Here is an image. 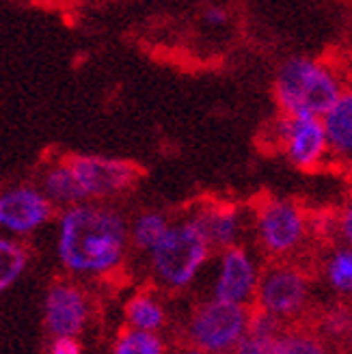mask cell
<instances>
[{
    "instance_id": "obj_13",
    "label": "cell",
    "mask_w": 352,
    "mask_h": 354,
    "mask_svg": "<svg viewBox=\"0 0 352 354\" xmlns=\"http://www.w3.org/2000/svg\"><path fill=\"white\" fill-rule=\"evenodd\" d=\"M199 225L201 234L205 236L210 249H230L240 238L242 232V216L236 205L230 203H210L192 214Z\"/></svg>"
},
{
    "instance_id": "obj_1",
    "label": "cell",
    "mask_w": 352,
    "mask_h": 354,
    "mask_svg": "<svg viewBox=\"0 0 352 354\" xmlns=\"http://www.w3.org/2000/svg\"><path fill=\"white\" fill-rule=\"evenodd\" d=\"M128 249V221L117 207L102 201H82L63 207L57 253L67 272L106 277L123 263Z\"/></svg>"
},
{
    "instance_id": "obj_5",
    "label": "cell",
    "mask_w": 352,
    "mask_h": 354,
    "mask_svg": "<svg viewBox=\"0 0 352 354\" xmlns=\"http://www.w3.org/2000/svg\"><path fill=\"white\" fill-rule=\"evenodd\" d=\"M84 201H104L128 192L140 177L136 165L109 156L76 153L65 158Z\"/></svg>"
},
{
    "instance_id": "obj_19",
    "label": "cell",
    "mask_w": 352,
    "mask_h": 354,
    "mask_svg": "<svg viewBox=\"0 0 352 354\" xmlns=\"http://www.w3.org/2000/svg\"><path fill=\"white\" fill-rule=\"evenodd\" d=\"M326 279L333 290L340 294H350L352 290V253L348 246H342L326 261Z\"/></svg>"
},
{
    "instance_id": "obj_21",
    "label": "cell",
    "mask_w": 352,
    "mask_h": 354,
    "mask_svg": "<svg viewBox=\"0 0 352 354\" xmlns=\"http://www.w3.org/2000/svg\"><path fill=\"white\" fill-rule=\"evenodd\" d=\"M246 333L253 335V337H259V339H279V335L284 333L281 330V320L272 317L270 313L266 311H253L249 313V322H246Z\"/></svg>"
},
{
    "instance_id": "obj_8",
    "label": "cell",
    "mask_w": 352,
    "mask_h": 354,
    "mask_svg": "<svg viewBox=\"0 0 352 354\" xmlns=\"http://www.w3.org/2000/svg\"><path fill=\"white\" fill-rule=\"evenodd\" d=\"M255 300L257 309L270 313L277 320H290L307 307L309 281L305 272L294 266H275L259 277Z\"/></svg>"
},
{
    "instance_id": "obj_7",
    "label": "cell",
    "mask_w": 352,
    "mask_h": 354,
    "mask_svg": "<svg viewBox=\"0 0 352 354\" xmlns=\"http://www.w3.org/2000/svg\"><path fill=\"white\" fill-rule=\"evenodd\" d=\"M272 140L296 169L313 171L328 158L320 117L281 115L272 123Z\"/></svg>"
},
{
    "instance_id": "obj_11",
    "label": "cell",
    "mask_w": 352,
    "mask_h": 354,
    "mask_svg": "<svg viewBox=\"0 0 352 354\" xmlns=\"http://www.w3.org/2000/svg\"><path fill=\"white\" fill-rule=\"evenodd\" d=\"M257 281H259V270L249 251L238 244L221 251L219 274L214 283L216 300L249 307L255 300Z\"/></svg>"
},
{
    "instance_id": "obj_23",
    "label": "cell",
    "mask_w": 352,
    "mask_h": 354,
    "mask_svg": "<svg viewBox=\"0 0 352 354\" xmlns=\"http://www.w3.org/2000/svg\"><path fill=\"white\" fill-rule=\"evenodd\" d=\"M324 330L333 337H342L350 330V311H346L344 307L333 309L326 317H324Z\"/></svg>"
},
{
    "instance_id": "obj_24",
    "label": "cell",
    "mask_w": 352,
    "mask_h": 354,
    "mask_svg": "<svg viewBox=\"0 0 352 354\" xmlns=\"http://www.w3.org/2000/svg\"><path fill=\"white\" fill-rule=\"evenodd\" d=\"M203 22L207 26L221 28V26H225L227 22H230V13H227V9L221 7V5H210V7L203 9Z\"/></svg>"
},
{
    "instance_id": "obj_2",
    "label": "cell",
    "mask_w": 352,
    "mask_h": 354,
    "mask_svg": "<svg viewBox=\"0 0 352 354\" xmlns=\"http://www.w3.org/2000/svg\"><path fill=\"white\" fill-rule=\"evenodd\" d=\"M272 91L281 115L320 117L348 91V80L342 69L326 61L292 57L279 65Z\"/></svg>"
},
{
    "instance_id": "obj_3",
    "label": "cell",
    "mask_w": 352,
    "mask_h": 354,
    "mask_svg": "<svg viewBox=\"0 0 352 354\" xmlns=\"http://www.w3.org/2000/svg\"><path fill=\"white\" fill-rule=\"evenodd\" d=\"M210 244L201 234L195 218H184L171 223L165 236L149 251L154 274L165 286L182 290L197 279L199 270L210 259Z\"/></svg>"
},
{
    "instance_id": "obj_16",
    "label": "cell",
    "mask_w": 352,
    "mask_h": 354,
    "mask_svg": "<svg viewBox=\"0 0 352 354\" xmlns=\"http://www.w3.org/2000/svg\"><path fill=\"white\" fill-rule=\"evenodd\" d=\"M169 218L163 212H156V209H149V212H140V214L128 223V238H130V244L134 249H140V251H151L156 242L165 236V232L169 229Z\"/></svg>"
},
{
    "instance_id": "obj_22",
    "label": "cell",
    "mask_w": 352,
    "mask_h": 354,
    "mask_svg": "<svg viewBox=\"0 0 352 354\" xmlns=\"http://www.w3.org/2000/svg\"><path fill=\"white\" fill-rule=\"evenodd\" d=\"M234 354H277V342L275 339H259L249 333H244V337L238 342Z\"/></svg>"
},
{
    "instance_id": "obj_17",
    "label": "cell",
    "mask_w": 352,
    "mask_h": 354,
    "mask_svg": "<svg viewBox=\"0 0 352 354\" xmlns=\"http://www.w3.org/2000/svg\"><path fill=\"white\" fill-rule=\"evenodd\" d=\"M28 266V249L22 240L0 236V294L20 279Z\"/></svg>"
},
{
    "instance_id": "obj_6",
    "label": "cell",
    "mask_w": 352,
    "mask_h": 354,
    "mask_svg": "<svg viewBox=\"0 0 352 354\" xmlns=\"http://www.w3.org/2000/svg\"><path fill=\"white\" fill-rule=\"evenodd\" d=\"M255 229L261 249L270 255L284 257L301 249L309 225L298 203L288 199H268L257 209Z\"/></svg>"
},
{
    "instance_id": "obj_14",
    "label": "cell",
    "mask_w": 352,
    "mask_h": 354,
    "mask_svg": "<svg viewBox=\"0 0 352 354\" xmlns=\"http://www.w3.org/2000/svg\"><path fill=\"white\" fill-rule=\"evenodd\" d=\"M39 190L46 194L48 201L55 207H69L74 203L84 201L74 175H72V169H69L65 158L50 162L44 169V173L39 177Z\"/></svg>"
},
{
    "instance_id": "obj_4",
    "label": "cell",
    "mask_w": 352,
    "mask_h": 354,
    "mask_svg": "<svg viewBox=\"0 0 352 354\" xmlns=\"http://www.w3.org/2000/svg\"><path fill=\"white\" fill-rule=\"evenodd\" d=\"M249 307L207 300L190 313L188 339L190 344L207 354H234L238 342L246 333Z\"/></svg>"
},
{
    "instance_id": "obj_12",
    "label": "cell",
    "mask_w": 352,
    "mask_h": 354,
    "mask_svg": "<svg viewBox=\"0 0 352 354\" xmlns=\"http://www.w3.org/2000/svg\"><path fill=\"white\" fill-rule=\"evenodd\" d=\"M320 123H322L328 158H333V160H337L342 165L350 162V156H352V93H350V88L320 115Z\"/></svg>"
},
{
    "instance_id": "obj_10",
    "label": "cell",
    "mask_w": 352,
    "mask_h": 354,
    "mask_svg": "<svg viewBox=\"0 0 352 354\" xmlns=\"http://www.w3.org/2000/svg\"><path fill=\"white\" fill-rule=\"evenodd\" d=\"M89 320V300L72 281L52 283L44 300V322L52 337H78Z\"/></svg>"
},
{
    "instance_id": "obj_27",
    "label": "cell",
    "mask_w": 352,
    "mask_h": 354,
    "mask_svg": "<svg viewBox=\"0 0 352 354\" xmlns=\"http://www.w3.org/2000/svg\"><path fill=\"white\" fill-rule=\"evenodd\" d=\"M182 354H207V352H203V350H199V348H195V346H190V348H186Z\"/></svg>"
},
{
    "instance_id": "obj_25",
    "label": "cell",
    "mask_w": 352,
    "mask_h": 354,
    "mask_svg": "<svg viewBox=\"0 0 352 354\" xmlns=\"http://www.w3.org/2000/svg\"><path fill=\"white\" fill-rule=\"evenodd\" d=\"M50 354H82L76 337H55L50 344Z\"/></svg>"
},
{
    "instance_id": "obj_9",
    "label": "cell",
    "mask_w": 352,
    "mask_h": 354,
    "mask_svg": "<svg viewBox=\"0 0 352 354\" xmlns=\"http://www.w3.org/2000/svg\"><path fill=\"white\" fill-rule=\"evenodd\" d=\"M55 216V205L39 186H11L0 190V232L11 238H24L46 227Z\"/></svg>"
},
{
    "instance_id": "obj_18",
    "label": "cell",
    "mask_w": 352,
    "mask_h": 354,
    "mask_svg": "<svg viewBox=\"0 0 352 354\" xmlns=\"http://www.w3.org/2000/svg\"><path fill=\"white\" fill-rule=\"evenodd\" d=\"M113 354H165V342L158 333L128 328L119 335Z\"/></svg>"
},
{
    "instance_id": "obj_26",
    "label": "cell",
    "mask_w": 352,
    "mask_h": 354,
    "mask_svg": "<svg viewBox=\"0 0 352 354\" xmlns=\"http://www.w3.org/2000/svg\"><path fill=\"white\" fill-rule=\"evenodd\" d=\"M337 232H340L344 242L352 240V209L350 207H346L340 214V218H337Z\"/></svg>"
},
{
    "instance_id": "obj_15",
    "label": "cell",
    "mask_w": 352,
    "mask_h": 354,
    "mask_svg": "<svg viewBox=\"0 0 352 354\" xmlns=\"http://www.w3.org/2000/svg\"><path fill=\"white\" fill-rule=\"evenodd\" d=\"M126 317H128L130 328L149 330V333H158L167 322L165 307L160 305V300L154 298L151 294L132 296L126 305Z\"/></svg>"
},
{
    "instance_id": "obj_20",
    "label": "cell",
    "mask_w": 352,
    "mask_h": 354,
    "mask_svg": "<svg viewBox=\"0 0 352 354\" xmlns=\"http://www.w3.org/2000/svg\"><path fill=\"white\" fill-rule=\"evenodd\" d=\"M277 354H328L326 346L309 333L288 330L277 339Z\"/></svg>"
}]
</instances>
